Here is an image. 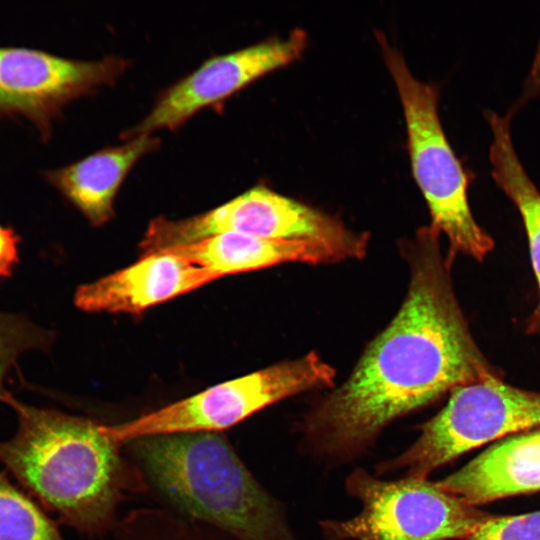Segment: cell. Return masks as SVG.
<instances>
[{
  "mask_svg": "<svg viewBox=\"0 0 540 540\" xmlns=\"http://www.w3.org/2000/svg\"><path fill=\"white\" fill-rule=\"evenodd\" d=\"M160 146V139L144 134L106 147L66 166L44 171L45 179L93 225L114 217V201L134 165Z\"/></svg>",
  "mask_w": 540,
  "mask_h": 540,
  "instance_id": "13",
  "label": "cell"
},
{
  "mask_svg": "<svg viewBox=\"0 0 540 540\" xmlns=\"http://www.w3.org/2000/svg\"><path fill=\"white\" fill-rule=\"evenodd\" d=\"M439 237L422 228L402 248L410 281L400 309L348 379L304 417L303 443L316 456L337 463L354 460L393 420L459 386L499 376L472 337Z\"/></svg>",
  "mask_w": 540,
  "mask_h": 540,
  "instance_id": "1",
  "label": "cell"
},
{
  "mask_svg": "<svg viewBox=\"0 0 540 540\" xmlns=\"http://www.w3.org/2000/svg\"><path fill=\"white\" fill-rule=\"evenodd\" d=\"M20 242L13 227L0 224V280L11 277L18 266Z\"/></svg>",
  "mask_w": 540,
  "mask_h": 540,
  "instance_id": "20",
  "label": "cell"
},
{
  "mask_svg": "<svg viewBox=\"0 0 540 540\" xmlns=\"http://www.w3.org/2000/svg\"><path fill=\"white\" fill-rule=\"evenodd\" d=\"M346 490L362 509L350 519L321 521L327 540H464L494 516L427 478L383 480L358 468Z\"/></svg>",
  "mask_w": 540,
  "mask_h": 540,
  "instance_id": "5",
  "label": "cell"
},
{
  "mask_svg": "<svg viewBox=\"0 0 540 540\" xmlns=\"http://www.w3.org/2000/svg\"><path fill=\"white\" fill-rule=\"evenodd\" d=\"M109 533V540H237L215 527L160 508L133 510Z\"/></svg>",
  "mask_w": 540,
  "mask_h": 540,
  "instance_id": "16",
  "label": "cell"
},
{
  "mask_svg": "<svg viewBox=\"0 0 540 540\" xmlns=\"http://www.w3.org/2000/svg\"><path fill=\"white\" fill-rule=\"evenodd\" d=\"M471 505L540 490V427L501 439L437 481Z\"/></svg>",
  "mask_w": 540,
  "mask_h": 540,
  "instance_id": "12",
  "label": "cell"
},
{
  "mask_svg": "<svg viewBox=\"0 0 540 540\" xmlns=\"http://www.w3.org/2000/svg\"><path fill=\"white\" fill-rule=\"evenodd\" d=\"M307 34L295 29L284 38H274L205 60L157 97L149 113L121 138L175 130L201 109L221 104L264 74L300 56Z\"/></svg>",
  "mask_w": 540,
  "mask_h": 540,
  "instance_id": "10",
  "label": "cell"
},
{
  "mask_svg": "<svg viewBox=\"0 0 540 540\" xmlns=\"http://www.w3.org/2000/svg\"><path fill=\"white\" fill-rule=\"evenodd\" d=\"M464 540H540V511L494 515Z\"/></svg>",
  "mask_w": 540,
  "mask_h": 540,
  "instance_id": "19",
  "label": "cell"
},
{
  "mask_svg": "<svg viewBox=\"0 0 540 540\" xmlns=\"http://www.w3.org/2000/svg\"><path fill=\"white\" fill-rule=\"evenodd\" d=\"M18 428L0 440V463L44 507L89 536L109 533L120 502L141 490L143 474L120 444L90 418L27 405L13 398Z\"/></svg>",
  "mask_w": 540,
  "mask_h": 540,
  "instance_id": "2",
  "label": "cell"
},
{
  "mask_svg": "<svg viewBox=\"0 0 540 540\" xmlns=\"http://www.w3.org/2000/svg\"><path fill=\"white\" fill-rule=\"evenodd\" d=\"M53 335L25 315L0 311V401L9 405L14 398L6 389L9 370L30 350H48Z\"/></svg>",
  "mask_w": 540,
  "mask_h": 540,
  "instance_id": "18",
  "label": "cell"
},
{
  "mask_svg": "<svg viewBox=\"0 0 540 540\" xmlns=\"http://www.w3.org/2000/svg\"><path fill=\"white\" fill-rule=\"evenodd\" d=\"M128 66L120 56L83 61L39 49L0 47V116H25L46 140L64 106L112 85Z\"/></svg>",
  "mask_w": 540,
  "mask_h": 540,
  "instance_id": "9",
  "label": "cell"
},
{
  "mask_svg": "<svg viewBox=\"0 0 540 540\" xmlns=\"http://www.w3.org/2000/svg\"><path fill=\"white\" fill-rule=\"evenodd\" d=\"M377 39L402 103L412 171L429 208V228L448 239L449 264L458 253L482 261L494 242L471 212L467 174L440 122L438 88L415 78L382 33H377Z\"/></svg>",
  "mask_w": 540,
  "mask_h": 540,
  "instance_id": "4",
  "label": "cell"
},
{
  "mask_svg": "<svg viewBox=\"0 0 540 540\" xmlns=\"http://www.w3.org/2000/svg\"><path fill=\"white\" fill-rule=\"evenodd\" d=\"M127 445L179 514L237 540H298L281 505L220 432L149 436Z\"/></svg>",
  "mask_w": 540,
  "mask_h": 540,
  "instance_id": "3",
  "label": "cell"
},
{
  "mask_svg": "<svg viewBox=\"0 0 540 540\" xmlns=\"http://www.w3.org/2000/svg\"><path fill=\"white\" fill-rule=\"evenodd\" d=\"M226 232L319 243L343 260L363 258L369 238L336 217L258 185L201 214L177 220L154 218L139 247L144 253H155Z\"/></svg>",
  "mask_w": 540,
  "mask_h": 540,
  "instance_id": "6",
  "label": "cell"
},
{
  "mask_svg": "<svg viewBox=\"0 0 540 540\" xmlns=\"http://www.w3.org/2000/svg\"><path fill=\"white\" fill-rule=\"evenodd\" d=\"M537 96H540V37L518 104H523Z\"/></svg>",
  "mask_w": 540,
  "mask_h": 540,
  "instance_id": "21",
  "label": "cell"
},
{
  "mask_svg": "<svg viewBox=\"0 0 540 540\" xmlns=\"http://www.w3.org/2000/svg\"><path fill=\"white\" fill-rule=\"evenodd\" d=\"M492 139L489 147L491 174L496 185L519 211L526 230L539 301L528 321V333L540 335V192L522 165L513 144L511 113L485 111Z\"/></svg>",
  "mask_w": 540,
  "mask_h": 540,
  "instance_id": "15",
  "label": "cell"
},
{
  "mask_svg": "<svg viewBox=\"0 0 540 540\" xmlns=\"http://www.w3.org/2000/svg\"><path fill=\"white\" fill-rule=\"evenodd\" d=\"M159 252L182 257L221 277L286 262L324 264L343 260L333 249L314 242L287 241L226 232Z\"/></svg>",
  "mask_w": 540,
  "mask_h": 540,
  "instance_id": "14",
  "label": "cell"
},
{
  "mask_svg": "<svg viewBox=\"0 0 540 540\" xmlns=\"http://www.w3.org/2000/svg\"><path fill=\"white\" fill-rule=\"evenodd\" d=\"M218 278L221 276L182 257L156 252L79 286L74 304L90 313L139 314Z\"/></svg>",
  "mask_w": 540,
  "mask_h": 540,
  "instance_id": "11",
  "label": "cell"
},
{
  "mask_svg": "<svg viewBox=\"0 0 540 540\" xmlns=\"http://www.w3.org/2000/svg\"><path fill=\"white\" fill-rule=\"evenodd\" d=\"M539 426L540 393L492 375L455 388L443 409L420 426L416 441L379 464L377 475L404 471L406 477L427 478L467 451Z\"/></svg>",
  "mask_w": 540,
  "mask_h": 540,
  "instance_id": "7",
  "label": "cell"
},
{
  "mask_svg": "<svg viewBox=\"0 0 540 540\" xmlns=\"http://www.w3.org/2000/svg\"><path fill=\"white\" fill-rule=\"evenodd\" d=\"M335 370L320 356H305L214 385L127 422L105 425L118 444L135 439L190 432H221L277 401L307 390L331 387Z\"/></svg>",
  "mask_w": 540,
  "mask_h": 540,
  "instance_id": "8",
  "label": "cell"
},
{
  "mask_svg": "<svg viewBox=\"0 0 540 540\" xmlns=\"http://www.w3.org/2000/svg\"><path fill=\"white\" fill-rule=\"evenodd\" d=\"M0 540H65L56 524L0 472Z\"/></svg>",
  "mask_w": 540,
  "mask_h": 540,
  "instance_id": "17",
  "label": "cell"
}]
</instances>
